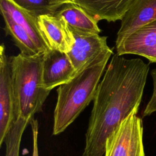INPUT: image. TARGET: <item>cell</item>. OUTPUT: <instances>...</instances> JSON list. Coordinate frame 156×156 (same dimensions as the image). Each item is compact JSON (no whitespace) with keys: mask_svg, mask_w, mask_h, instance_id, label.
<instances>
[{"mask_svg":"<svg viewBox=\"0 0 156 156\" xmlns=\"http://www.w3.org/2000/svg\"><path fill=\"white\" fill-rule=\"evenodd\" d=\"M16 119L10 58L4 44L0 46V146Z\"/></svg>","mask_w":156,"mask_h":156,"instance_id":"6","label":"cell"},{"mask_svg":"<svg viewBox=\"0 0 156 156\" xmlns=\"http://www.w3.org/2000/svg\"><path fill=\"white\" fill-rule=\"evenodd\" d=\"M63 18L68 25L80 31L99 34L101 30L96 21L83 8L73 2L63 4L55 13Z\"/></svg>","mask_w":156,"mask_h":156,"instance_id":"13","label":"cell"},{"mask_svg":"<svg viewBox=\"0 0 156 156\" xmlns=\"http://www.w3.org/2000/svg\"><path fill=\"white\" fill-rule=\"evenodd\" d=\"M138 55L145 57L151 63H156V45L143 51Z\"/></svg>","mask_w":156,"mask_h":156,"instance_id":"19","label":"cell"},{"mask_svg":"<svg viewBox=\"0 0 156 156\" xmlns=\"http://www.w3.org/2000/svg\"><path fill=\"white\" fill-rule=\"evenodd\" d=\"M156 45V20L139 28L116 47V54L139 55Z\"/></svg>","mask_w":156,"mask_h":156,"instance_id":"12","label":"cell"},{"mask_svg":"<svg viewBox=\"0 0 156 156\" xmlns=\"http://www.w3.org/2000/svg\"><path fill=\"white\" fill-rule=\"evenodd\" d=\"M156 20V0H136L121 20L115 46L139 28Z\"/></svg>","mask_w":156,"mask_h":156,"instance_id":"9","label":"cell"},{"mask_svg":"<svg viewBox=\"0 0 156 156\" xmlns=\"http://www.w3.org/2000/svg\"><path fill=\"white\" fill-rule=\"evenodd\" d=\"M151 76L153 82V91L151 97L143 113V117L150 116L156 112V68L152 69Z\"/></svg>","mask_w":156,"mask_h":156,"instance_id":"17","label":"cell"},{"mask_svg":"<svg viewBox=\"0 0 156 156\" xmlns=\"http://www.w3.org/2000/svg\"><path fill=\"white\" fill-rule=\"evenodd\" d=\"M38 24L48 44L51 49L68 52L74 39L65 20L55 13L38 16Z\"/></svg>","mask_w":156,"mask_h":156,"instance_id":"8","label":"cell"},{"mask_svg":"<svg viewBox=\"0 0 156 156\" xmlns=\"http://www.w3.org/2000/svg\"><path fill=\"white\" fill-rule=\"evenodd\" d=\"M133 110L106 140L104 156H145L142 119Z\"/></svg>","mask_w":156,"mask_h":156,"instance_id":"4","label":"cell"},{"mask_svg":"<svg viewBox=\"0 0 156 156\" xmlns=\"http://www.w3.org/2000/svg\"><path fill=\"white\" fill-rule=\"evenodd\" d=\"M3 17L6 35H10L21 53L27 55L44 54L38 48L27 32L20 25L16 23L4 12L1 11Z\"/></svg>","mask_w":156,"mask_h":156,"instance_id":"14","label":"cell"},{"mask_svg":"<svg viewBox=\"0 0 156 156\" xmlns=\"http://www.w3.org/2000/svg\"><path fill=\"white\" fill-rule=\"evenodd\" d=\"M30 120L21 117L15 119L4 139L6 146L5 156H20L22 136Z\"/></svg>","mask_w":156,"mask_h":156,"instance_id":"15","label":"cell"},{"mask_svg":"<svg viewBox=\"0 0 156 156\" xmlns=\"http://www.w3.org/2000/svg\"><path fill=\"white\" fill-rule=\"evenodd\" d=\"M57 2H59L60 3H62V4H65V3H67V2H72L73 0H55Z\"/></svg>","mask_w":156,"mask_h":156,"instance_id":"20","label":"cell"},{"mask_svg":"<svg viewBox=\"0 0 156 156\" xmlns=\"http://www.w3.org/2000/svg\"><path fill=\"white\" fill-rule=\"evenodd\" d=\"M24 10L38 16L55 13L63 4L55 0H11Z\"/></svg>","mask_w":156,"mask_h":156,"instance_id":"16","label":"cell"},{"mask_svg":"<svg viewBox=\"0 0 156 156\" xmlns=\"http://www.w3.org/2000/svg\"><path fill=\"white\" fill-rule=\"evenodd\" d=\"M29 124L32 129V143L33 149L32 156L38 155V122L37 119L32 118L30 119Z\"/></svg>","mask_w":156,"mask_h":156,"instance_id":"18","label":"cell"},{"mask_svg":"<svg viewBox=\"0 0 156 156\" xmlns=\"http://www.w3.org/2000/svg\"><path fill=\"white\" fill-rule=\"evenodd\" d=\"M136 0H73L98 22L121 20Z\"/></svg>","mask_w":156,"mask_h":156,"instance_id":"10","label":"cell"},{"mask_svg":"<svg viewBox=\"0 0 156 156\" xmlns=\"http://www.w3.org/2000/svg\"><path fill=\"white\" fill-rule=\"evenodd\" d=\"M113 54L112 49L70 81L58 86L52 135L64 132L93 101L107 62Z\"/></svg>","mask_w":156,"mask_h":156,"instance_id":"2","label":"cell"},{"mask_svg":"<svg viewBox=\"0 0 156 156\" xmlns=\"http://www.w3.org/2000/svg\"><path fill=\"white\" fill-rule=\"evenodd\" d=\"M74 41L67 54L77 74L112 51L107 43V37L99 34H89L69 27Z\"/></svg>","mask_w":156,"mask_h":156,"instance_id":"5","label":"cell"},{"mask_svg":"<svg viewBox=\"0 0 156 156\" xmlns=\"http://www.w3.org/2000/svg\"><path fill=\"white\" fill-rule=\"evenodd\" d=\"M0 9L27 32L43 54L51 50L40 30L38 16L18 7L11 0H0Z\"/></svg>","mask_w":156,"mask_h":156,"instance_id":"11","label":"cell"},{"mask_svg":"<svg viewBox=\"0 0 156 156\" xmlns=\"http://www.w3.org/2000/svg\"><path fill=\"white\" fill-rule=\"evenodd\" d=\"M149 71V65L140 58L113 55L93 99L82 156H104L107 138L139 109Z\"/></svg>","mask_w":156,"mask_h":156,"instance_id":"1","label":"cell"},{"mask_svg":"<svg viewBox=\"0 0 156 156\" xmlns=\"http://www.w3.org/2000/svg\"><path fill=\"white\" fill-rule=\"evenodd\" d=\"M77 73L66 52L51 49L43 55L41 85L51 90L73 79Z\"/></svg>","mask_w":156,"mask_h":156,"instance_id":"7","label":"cell"},{"mask_svg":"<svg viewBox=\"0 0 156 156\" xmlns=\"http://www.w3.org/2000/svg\"><path fill=\"white\" fill-rule=\"evenodd\" d=\"M43 54L27 55L22 53L10 57L11 77L15 101L16 119L30 120L42 111L51 90L41 85Z\"/></svg>","mask_w":156,"mask_h":156,"instance_id":"3","label":"cell"}]
</instances>
